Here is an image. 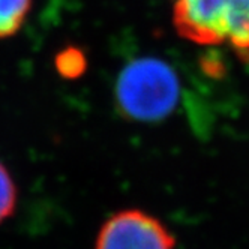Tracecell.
Here are the masks:
<instances>
[{"mask_svg":"<svg viewBox=\"0 0 249 249\" xmlns=\"http://www.w3.org/2000/svg\"><path fill=\"white\" fill-rule=\"evenodd\" d=\"M117 110L131 120L158 122L170 116L180 96L176 71L158 57H138L124 66L116 81Z\"/></svg>","mask_w":249,"mask_h":249,"instance_id":"cell-2","label":"cell"},{"mask_svg":"<svg viewBox=\"0 0 249 249\" xmlns=\"http://www.w3.org/2000/svg\"><path fill=\"white\" fill-rule=\"evenodd\" d=\"M17 185L8 168L0 162V224L5 222L17 207Z\"/></svg>","mask_w":249,"mask_h":249,"instance_id":"cell-5","label":"cell"},{"mask_svg":"<svg viewBox=\"0 0 249 249\" xmlns=\"http://www.w3.org/2000/svg\"><path fill=\"white\" fill-rule=\"evenodd\" d=\"M171 20L180 38L228 47L249 63V0H174Z\"/></svg>","mask_w":249,"mask_h":249,"instance_id":"cell-1","label":"cell"},{"mask_svg":"<svg viewBox=\"0 0 249 249\" xmlns=\"http://www.w3.org/2000/svg\"><path fill=\"white\" fill-rule=\"evenodd\" d=\"M171 231L150 213L126 209L104 222L93 249H174Z\"/></svg>","mask_w":249,"mask_h":249,"instance_id":"cell-3","label":"cell"},{"mask_svg":"<svg viewBox=\"0 0 249 249\" xmlns=\"http://www.w3.org/2000/svg\"><path fill=\"white\" fill-rule=\"evenodd\" d=\"M32 9V0H0V39L18 33Z\"/></svg>","mask_w":249,"mask_h":249,"instance_id":"cell-4","label":"cell"},{"mask_svg":"<svg viewBox=\"0 0 249 249\" xmlns=\"http://www.w3.org/2000/svg\"><path fill=\"white\" fill-rule=\"evenodd\" d=\"M56 66L63 77H75L86 68V59L77 48H66L56 57Z\"/></svg>","mask_w":249,"mask_h":249,"instance_id":"cell-6","label":"cell"}]
</instances>
